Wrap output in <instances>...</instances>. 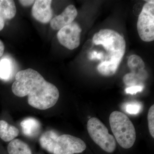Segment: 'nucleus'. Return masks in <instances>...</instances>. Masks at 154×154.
Masks as SVG:
<instances>
[{
    "mask_svg": "<svg viewBox=\"0 0 154 154\" xmlns=\"http://www.w3.org/2000/svg\"><path fill=\"white\" fill-rule=\"evenodd\" d=\"M146 72L144 70L137 73L131 72L124 76L123 81L125 84L129 87L135 86H142L140 85V80L145 78Z\"/></svg>",
    "mask_w": 154,
    "mask_h": 154,
    "instance_id": "nucleus-15",
    "label": "nucleus"
},
{
    "mask_svg": "<svg viewBox=\"0 0 154 154\" xmlns=\"http://www.w3.org/2000/svg\"><path fill=\"white\" fill-rule=\"evenodd\" d=\"M109 122L119 144L124 149L131 148L135 141L136 134L129 118L122 112L114 111L110 114Z\"/></svg>",
    "mask_w": 154,
    "mask_h": 154,
    "instance_id": "nucleus-3",
    "label": "nucleus"
},
{
    "mask_svg": "<svg viewBox=\"0 0 154 154\" xmlns=\"http://www.w3.org/2000/svg\"><path fill=\"white\" fill-rule=\"evenodd\" d=\"M19 130L5 120H0V138L4 141H11L18 136Z\"/></svg>",
    "mask_w": 154,
    "mask_h": 154,
    "instance_id": "nucleus-13",
    "label": "nucleus"
},
{
    "mask_svg": "<svg viewBox=\"0 0 154 154\" xmlns=\"http://www.w3.org/2000/svg\"><path fill=\"white\" fill-rule=\"evenodd\" d=\"M9 154H32L31 149L27 143L19 139H15L9 143Z\"/></svg>",
    "mask_w": 154,
    "mask_h": 154,
    "instance_id": "nucleus-14",
    "label": "nucleus"
},
{
    "mask_svg": "<svg viewBox=\"0 0 154 154\" xmlns=\"http://www.w3.org/2000/svg\"><path fill=\"white\" fill-rule=\"evenodd\" d=\"M20 125L23 133L29 137L36 136L41 128V124L39 122L33 117L25 119L21 122Z\"/></svg>",
    "mask_w": 154,
    "mask_h": 154,
    "instance_id": "nucleus-12",
    "label": "nucleus"
},
{
    "mask_svg": "<svg viewBox=\"0 0 154 154\" xmlns=\"http://www.w3.org/2000/svg\"><path fill=\"white\" fill-rule=\"evenodd\" d=\"M118 66L110 61H104L99 64L97 69L99 73L105 76H110L116 72Z\"/></svg>",
    "mask_w": 154,
    "mask_h": 154,
    "instance_id": "nucleus-16",
    "label": "nucleus"
},
{
    "mask_svg": "<svg viewBox=\"0 0 154 154\" xmlns=\"http://www.w3.org/2000/svg\"><path fill=\"white\" fill-rule=\"evenodd\" d=\"M146 2L139 16L137 28L142 40L149 42L154 40V1Z\"/></svg>",
    "mask_w": 154,
    "mask_h": 154,
    "instance_id": "nucleus-5",
    "label": "nucleus"
},
{
    "mask_svg": "<svg viewBox=\"0 0 154 154\" xmlns=\"http://www.w3.org/2000/svg\"><path fill=\"white\" fill-rule=\"evenodd\" d=\"M17 13V8L13 0H0V31L5 27L6 20L13 19Z\"/></svg>",
    "mask_w": 154,
    "mask_h": 154,
    "instance_id": "nucleus-10",
    "label": "nucleus"
},
{
    "mask_svg": "<svg viewBox=\"0 0 154 154\" xmlns=\"http://www.w3.org/2000/svg\"><path fill=\"white\" fill-rule=\"evenodd\" d=\"M5 45L2 41L0 39V57L3 55L5 51Z\"/></svg>",
    "mask_w": 154,
    "mask_h": 154,
    "instance_id": "nucleus-24",
    "label": "nucleus"
},
{
    "mask_svg": "<svg viewBox=\"0 0 154 154\" xmlns=\"http://www.w3.org/2000/svg\"><path fill=\"white\" fill-rule=\"evenodd\" d=\"M19 3L24 7H28V6H31V5L34 4L35 1H19Z\"/></svg>",
    "mask_w": 154,
    "mask_h": 154,
    "instance_id": "nucleus-23",
    "label": "nucleus"
},
{
    "mask_svg": "<svg viewBox=\"0 0 154 154\" xmlns=\"http://www.w3.org/2000/svg\"><path fill=\"white\" fill-rule=\"evenodd\" d=\"M59 135L53 130L48 131L42 134L39 141L42 147L51 154H53L54 151Z\"/></svg>",
    "mask_w": 154,
    "mask_h": 154,
    "instance_id": "nucleus-11",
    "label": "nucleus"
},
{
    "mask_svg": "<svg viewBox=\"0 0 154 154\" xmlns=\"http://www.w3.org/2000/svg\"><path fill=\"white\" fill-rule=\"evenodd\" d=\"M12 90L19 97L28 96L32 107L45 110L53 107L59 98V92L53 84L48 82L39 73L32 69L20 71L15 77Z\"/></svg>",
    "mask_w": 154,
    "mask_h": 154,
    "instance_id": "nucleus-1",
    "label": "nucleus"
},
{
    "mask_svg": "<svg viewBox=\"0 0 154 154\" xmlns=\"http://www.w3.org/2000/svg\"><path fill=\"white\" fill-rule=\"evenodd\" d=\"M95 45H102L107 51L106 60L119 66L125 53L126 44L124 38L118 32L110 29H102L93 38Z\"/></svg>",
    "mask_w": 154,
    "mask_h": 154,
    "instance_id": "nucleus-2",
    "label": "nucleus"
},
{
    "mask_svg": "<svg viewBox=\"0 0 154 154\" xmlns=\"http://www.w3.org/2000/svg\"><path fill=\"white\" fill-rule=\"evenodd\" d=\"M51 0H36L32 9V15L37 21L47 24L52 19L53 11Z\"/></svg>",
    "mask_w": 154,
    "mask_h": 154,
    "instance_id": "nucleus-8",
    "label": "nucleus"
},
{
    "mask_svg": "<svg viewBox=\"0 0 154 154\" xmlns=\"http://www.w3.org/2000/svg\"><path fill=\"white\" fill-rule=\"evenodd\" d=\"M86 143L79 138L69 134L60 136L53 154L81 153L86 149Z\"/></svg>",
    "mask_w": 154,
    "mask_h": 154,
    "instance_id": "nucleus-6",
    "label": "nucleus"
},
{
    "mask_svg": "<svg viewBox=\"0 0 154 154\" xmlns=\"http://www.w3.org/2000/svg\"><path fill=\"white\" fill-rule=\"evenodd\" d=\"M88 58L91 60H99L101 61H104L105 59V54L102 51H93L90 52L88 55Z\"/></svg>",
    "mask_w": 154,
    "mask_h": 154,
    "instance_id": "nucleus-21",
    "label": "nucleus"
},
{
    "mask_svg": "<svg viewBox=\"0 0 154 154\" xmlns=\"http://www.w3.org/2000/svg\"><path fill=\"white\" fill-rule=\"evenodd\" d=\"M82 29L76 22L65 26L59 30L57 34L58 40L65 47L73 50L79 47Z\"/></svg>",
    "mask_w": 154,
    "mask_h": 154,
    "instance_id": "nucleus-7",
    "label": "nucleus"
},
{
    "mask_svg": "<svg viewBox=\"0 0 154 154\" xmlns=\"http://www.w3.org/2000/svg\"><path fill=\"white\" fill-rule=\"evenodd\" d=\"M128 65L131 72L137 73L143 70L145 63L141 58L139 56L132 55L130 57L128 60Z\"/></svg>",
    "mask_w": 154,
    "mask_h": 154,
    "instance_id": "nucleus-17",
    "label": "nucleus"
},
{
    "mask_svg": "<svg viewBox=\"0 0 154 154\" xmlns=\"http://www.w3.org/2000/svg\"><path fill=\"white\" fill-rule=\"evenodd\" d=\"M125 109L127 113L136 115L140 113L142 109V105L138 102H131L125 105Z\"/></svg>",
    "mask_w": 154,
    "mask_h": 154,
    "instance_id": "nucleus-19",
    "label": "nucleus"
},
{
    "mask_svg": "<svg viewBox=\"0 0 154 154\" xmlns=\"http://www.w3.org/2000/svg\"><path fill=\"white\" fill-rule=\"evenodd\" d=\"M148 122L150 134L152 137L154 138V105L150 107L148 113Z\"/></svg>",
    "mask_w": 154,
    "mask_h": 154,
    "instance_id": "nucleus-20",
    "label": "nucleus"
},
{
    "mask_svg": "<svg viewBox=\"0 0 154 154\" xmlns=\"http://www.w3.org/2000/svg\"><path fill=\"white\" fill-rule=\"evenodd\" d=\"M143 86H135L128 87L125 90L126 94L133 95L137 92H140L143 91Z\"/></svg>",
    "mask_w": 154,
    "mask_h": 154,
    "instance_id": "nucleus-22",
    "label": "nucleus"
},
{
    "mask_svg": "<svg viewBox=\"0 0 154 154\" xmlns=\"http://www.w3.org/2000/svg\"><path fill=\"white\" fill-rule=\"evenodd\" d=\"M78 15V11L73 5H69L62 13L53 18L50 21L51 28L54 30H60L65 26L73 22Z\"/></svg>",
    "mask_w": 154,
    "mask_h": 154,
    "instance_id": "nucleus-9",
    "label": "nucleus"
},
{
    "mask_svg": "<svg viewBox=\"0 0 154 154\" xmlns=\"http://www.w3.org/2000/svg\"><path fill=\"white\" fill-rule=\"evenodd\" d=\"M87 129L92 139L102 149L108 153L114 151L116 147L115 138L109 133L107 127L99 119L90 118Z\"/></svg>",
    "mask_w": 154,
    "mask_h": 154,
    "instance_id": "nucleus-4",
    "label": "nucleus"
},
{
    "mask_svg": "<svg viewBox=\"0 0 154 154\" xmlns=\"http://www.w3.org/2000/svg\"><path fill=\"white\" fill-rule=\"evenodd\" d=\"M12 72L11 61L7 59H4L0 61V78L4 80L10 78Z\"/></svg>",
    "mask_w": 154,
    "mask_h": 154,
    "instance_id": "nucleus-18",
    "label": "nucleus"
}]
</instances>
